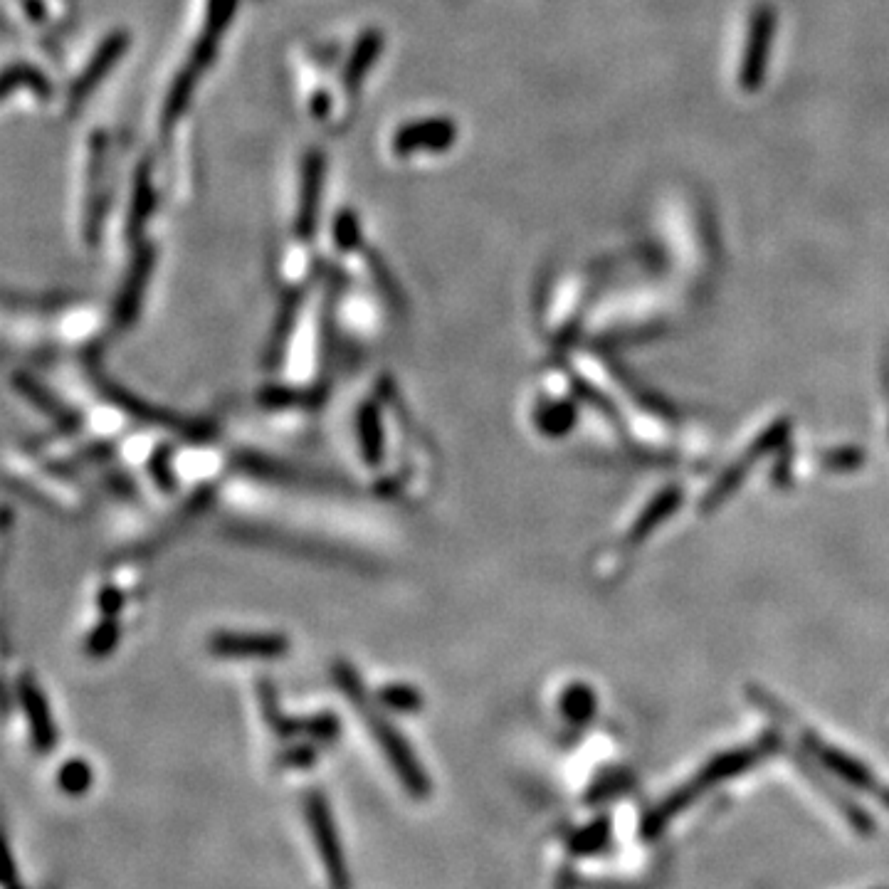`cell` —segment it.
Returning <instances> with one entry per match:
<instances>
[{
    "instance_id": "5",
    "label": "cell",
    "mask_w": 889,
    "mask_h": 889,
    "mask_svg": "<svg viewBox=\"0 0 889 889\" xmlns=\"http://www.w3.org/2000/svg\"><path fill=\"white\" fill-rule=\"evenodd\" d=\"M10 383H13V388L25 398V401L33 405V408H38L45 418H50L62 433H75V430H80L82 425L80 413H77L72 405L62 401L60 396H55V393H52L45 383L38 381L33 373L15 371Z\"/></svg>"
},
{
    "instance_id": "20",
    "label": "cell",
    "mask_w": 889,
    "mask_h": 889,
    "mask_svg": "<svg viewBox=\"0 0 889 889\" xmlns=\"http://www.w3.org/2000/svg\"><path fill=\"white\" fill-rule=\"evenodd\" d=\"M317 761V751L312 746H297V749H289L282 754L284 766H312Z\"/></svg>"
},
{
    "instance_id": "2",
    "label": "cell",
    "mask_w": 889,
    "mask_h": 889,
    "mask_svg": "<svg viewBox=\"0 0 889 889\" xmlns=\"http://www.w3.org/2000/svg\"><path fill=\"white\" fill-rule=\"evenodd\" d=\"M94 383H97V388L104 393V398H107V401L119 405V408L126 410V413H131L134 418L144 420V423L161 425V428H166V430H176V433H181L183 438L196 440V443L198 440H205L210 435L208 428H205L203 423H198V420L181 418V415L171 413V410H163V408H159V405L141 401L139 396H134V393L126 391L124 386L109 381L104 373H94Z\"/></svg>"
},
{
    "instance_id": "15",
    "label": "cell",
    "mask_w": 889,
    "mask_h": 889,
    "mask_svg": "<svg viewBox=\"0 0 889 889\" xmlns=\"http://www.w3.org/2000/svg\"><path fill=\"white\" fill-rule=\"evenodd\" d=\"M339 729H341L339 717L331 712L304 717V736L319 741V744H329V741H334L336 736H339Z\"/></svg>"
},
{
    "instance_id": "11",
    "label": "cell",
    "mask_w": 889,
    "mask_h": 889,
    "mask_svg": "<svg viewBox=\"0 0 889 889\" xmlns=\"http://www.w3.org/2000/svg\"><path fill=\"white\" fill-rule=\"evenodd\" d=\"M373 699H376V704L383 712L398 714H418L425 704L423 692L418 687L408 685V682H388V685H381L373 692Z\"/></svg>"
},
{
    "instance_id": "10",
    "label": "cell",
    "mask_w": 889,
    "mask_h": 889,
    "mask_svg": "<svg viewBox=\"0 0 889 889\" xmlns=\"http://www.w3.org/2000/svg\"><path fill=\"white\" fill-rule=\"evenodd\" d=\"M299 302H302V297H299V294L294 297L292 294V297H287V302L282 304L280 314H277L275 329H272L270 341H267V349H265V359H262V364H265L267 371H277V368L282 366L284 354H287L289 336H292L294 322H297Z\"/></svg>"
},
{
    "instance_id": "18",
    "label": "cell",
    "mask_w": 889,
    "mask_h": 889,
    "mask_svg": "<svg viewBox=\"0 0 889 889\" xmlns=\"http://www.w3.org/2000/svg\"><path fill=\"white\" fill-rule=\"evenodd\" d=\"M588 707H591V697H588L586 689H566L564 699H561V709H564V714L571 722H581L583 717H588Z\"/></svg>"
},
{
    "instance_id": "19",
    "label": "cell",
    "mask_w": 889,
    "mask_h": 889,
    "mask_svg": "<svg viewBox=\"0 0 889 889\" xmlns=\"http://www.w3.org/2000/svg\"><path fill=\"white\" fill-rule=\"evenodd\" d=\"M124 603H126V596H124V591L119 586H114V583H107V586L99 588L97 606H99V610H102V615H112V618H119V613H122Z\"/></svg>"
},
{
    "instance_id": "14",
    "label": "cell",
    "mask_w": 889,
    "mask_h": 889,
    "mask_svg": "<svg viewBox=\"0 0 889 889\" xmlns=\"http://www.w3.org/2000/svg\"><path fill=\"white\" fill-rule=\"evenodd\" d=\"M94 781L92 766L84 759H70L60 766L57 771V786L62 788V793L67 796H84L89 791Z\"/></svg>"
},
{
    "instance_id": "4",
    "label": "cell",
    "mask_w": 889,
    "mask_h": 889,
    "mask_svg": "<svg viewBox=\"0 0 889 889\" xmlns=\"http://www.w3.org/2000/svg\"><path fill=\"white\" fill-rule=\"evenodd\" d=\"M15 694H18V702L25 712L33 746L40 754H50L57 744V727L50 712V702L45 697V689L40 687L35 675L20 672L18 680H15Z\"/></svg>"
},
{
    "instance_id": "13",
    "label": "cell",
    "mask_w": 889,
    "mask_h": 889,
    "mask_svg": "<svg viewBox=\"0 0 889 889\" xmlns=\"http://www.w3.org/2000/svg\"><path fill=\"white\" fill-rule=\"evenodd\" d=\"M324 393L326 391H302V388H292V386H267L257 393V401H260L265 408L270 410H282V408H294V405H319L324 401Z\"/></svg>"
},
{
    "instance_id": "17",
    "label": "cell",
    "mask_w": 889,
    "mask_h": 889,
    "mask_svg": "<svg viewBox=\"0 0 889 889\" xmlns=\"http://www.w3.org/2000/svg\"><path fill=\"white\" fill-rule=\"evenodd\" d=\"M171 447L161 445L156 447L154 455L149 460V472L154 477V482L159 485L163 492H173L176 489V475H173V467H171Z\"/></svg>"
},
{
    "instance_id": "7",
    "label": "cell",
    "mask_w": 889,
    "mask_h": 889,
    "mask_svg": "<svg viewBox=\"0 0 889 889\" xmlns=\"http://www.w3.org/2000/svg\"><path fill=\"white\" fill-rule=\"evenodd\" d=\"M356 443H359L361 460L368 467H381L386 460V428H383L381 405L376 401H364L356 410Z\"/></svg>"
},
{
    "instance_id": "1",
    "label": "cell",
    "mask_w": 889,
    "mask_h": 889,
    "mask_svg": "<svg viewBox=\"0 0 889 889\" xmlns=\"http://www.w3.org/2000/svg\"><path fill=\"white\" fill-rule=\"evenodd\" d=\"M331 675H334V682L339 685L341 692H344V697L351 702V707H354L356 712L364 717L366 727L371 729L373 739L378 741V746L383 749L386 759L391 761L393 768H396V773H398V778L403 781V786L408 788L413 796H418V798L428 796L430 781H428V776H425L423 766H420V761L415 759L413 749H410L408 741L403 739L401 731L388 722L386 714H383V709L378 707L376 699H373V694L368 692L364 677L359 675V670H356L351 662L336 660L334 665H331Z\"/></svg>"
},
{
    "instance_id": "8",
    "label": "cell",
    "mask_w": 889,
    "mask_h": 889,
    "mask_svg": "<svg viewBox=\"0 0 889 889\" xmlns=\"http://www.w3.org/2000/svg\"><path fill=\"white\" fill-rule=\"evenodd\" d=\"M235 465L240 470H245L247 475L260 477V480L280 482V485H297V487H324L326 480L322 477H314L312 472H302L299 467L284 465L280 460H272V457L260 455V452H240L235 457Z\"/></svg>"
},
{
    "instance_id": "3",
    "label": "cell",
    "mask_w": 889,
    "mask_h": 889,
    "mask_svg": "<svg viewBox=\"0 0 889 889\" xmlns=\"http://www.w3.org/2000/svg\"><path fill=\"white\" fill-rule=\"evenodd\" d=\"M292 650V640L282 633H235L218 630L208 638V652L220 660H282Z\"/></svg>"
},
{
    "instance_id": "6",
    "label": "cell",
    "mask_w": 889,
    "mask_h": 889,
    "mask_svg": "<svg viewBox=\"0 0 889 889\" xmlns=\"http://www.w3.org/2000/svg\"><path fill=\"white\" fill-rule=\"evenodd\" d=\"M307 815H309V823H312L314 838H317V843L324 848V860H326V867H329L331 880H334L336 889H344L346 877H344V862H341V855H339V840H336L334 828H331L329 806H326L322 793H317V791L309 793Z\"/></svg>"
},
{
    "instance_id": "12",
    "label": "cell",
    "mask_w": 889,
    "mask_h": 889,
    "mask_svg": "<svg viewBox=\"0 0 889 889\" xmlns=\"http://www.w3.org/2000/svg\"><path fill=\"white\" fill-rule=\"evenodd\" d=\"M119 640H122V623L112 615H104L84 638V655L92 660H104L117 650Z\"/></svg>"
},
{
    "instance_id": "9",
    "label": "cell",
    "mask_w": 889,
    "mask_h": 889,
    "mask_svg": "<svg viewBox=\"0 0 889 889\" xmlns=\"http://www.w3.org/2000/svg\"><path fill=\"white\" fill-rule=\"evenodd\" d=\"M149 272H151L149 255L139 257L136 265L131 267L129 277H126L122 287V294H119L117 299V307H114V324H117L119 329H129V326L136 322V317H139L146 284H149Z\"/></svg>"
},
{
    "instance_id": "16",
    "label": "cell",
    "mask_w": 889,
    "mask_h": 889,
    "mask_svg": "<svg viewBox=\"0 0 889 889\" xmlns=\"http://www.w3.org/2000/svg\"><path fill=\"white\" fill-rule=\"evenodd\" d=\"M571 408L566 403H549L541 405L539 413H536V423L544 433L549 435H561L571 425Z\"/></svg>"
}]
</instances>
